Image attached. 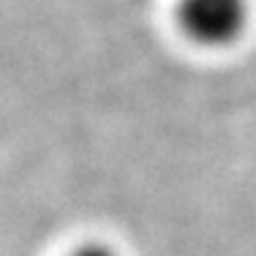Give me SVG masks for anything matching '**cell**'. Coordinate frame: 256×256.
<instances>
[{"label": "cell", "instance_id": "6da1fadb", "mask_svg": "<svg viewBox=\"0 0 256 256\" xmlns=\"http://www.w3.org/2000/svg\"><path fill=\"white\" fill-rule=\"evenodd\" d=\"M178 25L202 46H226L248 22V0H178Z\"/></svg>", "mask_w": 256, "mask_h": 256}, {"label": "cell", "instance_id": "7a4b0ae2", "mask_svg": "<svg viewBox=\"0 0 256 256\" xmlns=\"http://www.w3.org/2000/svg\"><path fill=\"white\" fill-rule=\"evenodd\" d=\"M68 256H118L112 246H104V242H84V246L74 248Z\"/></svg>", "mask_w": 256, "mask_h": 256}]
</instances>
